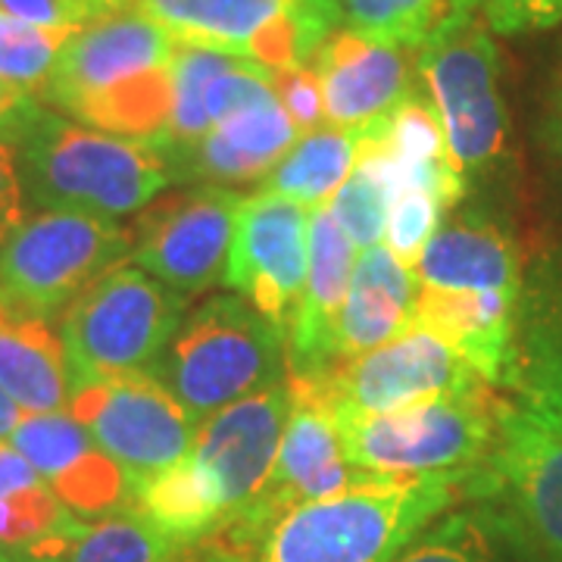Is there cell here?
Segmentation results:
<instances>
[{
  "mask_svg": "<svg viewBox=\"0 0 562 562\" xmlns=\"http://www.w3.org/2000/svg\"><path fill=\"white\" fill-rule=\"evenodd\" d=\"M413 281V325L441 338L491 387H513L522 269L501 228L475 216L447 222L425 247Z\"/></svg>",
  "mask_w": 562,
  "mask_h": 562,
  "instance_id": "obj_1",
  "label": "cell"
},
{
  "mask_svg": "<svg viewBox=\"0 0 562 562\" xmlns=\"http://www.w3.org/2000/svg\"><path fill=\"white\" fill-rule=\"evenodd\" d=\"M291 416V384L279 382L203 422L191 453L132 494L128 509L169 538L198 543L238 519L262 494Z\"/></svg>",
  "mask_w": 562,
  "mask_h": 562,
  "instance_id": "obj_2",
  "label": "cell"
},
{
  "mask_svg": "<svg viewBox=\"0 0 562 562\" xmlns=\"http://www.w3.org/2000/svg\"><path fill=\"white\" fill-rule=\"evenodd\" d=\"M465 494L447 479L369 482L288 509L250 541L203 538L220 562H391Z\"/></svg>",
  "mask_w": 562,
  "mask_h": 562,
  "instance_id": "obj_3",
  "label": "cell"
},
{
  "mask_svg": "<svg viewBox=\"0 0 562 562\" xmlns=\"http://www.w3.org/2000/svg\"><path fill=\"white\" fill-rule=\"evenodd\" d=\"M176 50L160 22L122 10L69 38L41 98L79 125L154 140L172 113Z\"/></svg>",
  "mask_w": 562,
  "mask_h": 562,
  "instance_id": "obj_4",
  "label": "cell"
},
{
  "mask_svg": "<svg viewBox=\"0 0 562 562\" xmlns=\"http://www.w3.org/2000/svg\"><path fill=\"white\" fill-rule=\"evenodd\" d=\"M20 176L35 210H79L120 220L140 213L172 184L150 140L98 132L41 110L22 128Z\"/></svg>",
  "mask_w": 562,
  "mask_h": 562,
  "instance_id": "obj_5",
  "label": "cell"
},
{
  "mask_svg": "<svg viewBox=\"0 0 562 562\" xmlns=\"http://www.w3.org/2000/svg\"><path fill=\"white\" fill-rule=\"evenodd\" d=\"M497 401V387H484L479 394L438 397L397 413H331V419L347 462L366 475L391 482L447 479L469 491L494 450Z\"/></svg>",
  "mask_w": 562,
  "mask_h": 562,
  "instance_id": "obj_6",
  "label": "cell"
},
{
  "mask_svg": "<svg viewBox=\"0 0 562 562\" xmlns=\"http://www.w3.org/2000/svg\"><path fill=\"white\" fill-rule=\"evenodd\" d=\"M284 335L241 294H216L184 313L157 375L203 425L232 403L288 382Z\"/></svg>",
  "mask_w": 562,
  "mask_h": 562,
  "instance_id": "obj_7",
  "label": "cell"
},
{
  "mask_svg": "<svg viewBox=\"0 0 562 562\" xmlns=\"http://www.w3.org/2000/svg\"><path fill=\"white\" fill-rule=\"evenodd\" d=\"M188 313V297L122 262L60 316L69 391L88 382L154 372Z\"/></svg>",
  "mask_w": 562,
  "mask_h": 562,
  "instance_id": "obj_8",
  "label": "cell"
},
{
  "mask_svg": "<svg viewBox=\"0 0 562 562\" xmlns=\"http://www.w3.org/2000/svg\"><path fill=\"white\" fill-rule=\"evenodd\" d=\"M132 228L79 210H38L0 247V301L32 319L63 316L132 257Z\"/></svg>",
  "mask_w": 562,
  "mask_h": 562,
  "instance_id": "obj_9",
  "label": "cell"
},
{
  "mask_svg": "<svg viewBox=\"0 0 562 562\" xmlns=\"http://www.w3.org/2000/svg\"><path fill=\"white\" fill-rule=\"evenodd\" d=\"M469 494L501 501L516 531L562 562V406L513 387L497 401V438Z\"/></svg>",
  "mask_w": 562,
  "mask_h": 562,
  "instance_id": "obj_10",
  "label": "cell"
},
{
  "mask_svg": "<svg viewBox=\"0 0 562 562\" xmlns=\"http://www.w3.org/2000/svg\"><path fill=\"white\" fill-rule=\"evenodd\" d=\"M179 41L257 63L269 72L313 60L344 22L341 0H138Z\"/></svg>",
  "mask_w": 562,
  "mask_h": 562,
  "instance_id": "obj_11",
  "label": "cell"
},
{
  "mask_svg": "<svg viewBox=\"0 0 562 562\" xmlns=\"http://www.w3.org/2000/svg\"><path fill=\"white\" fill-rule=\"evenodd\" d=\"M422 98L441 122L450 166L462 184L484 179L506 154L509 113L501 91V54L491 29L472 22L460 35L416 50Z\"/></svg>",
  "mask_w": 562,
  "mask_h": 562,
  "instance_id": "obj_12",
  "label": "cell"
},
{
  "mask_svg": "<svg viewBox=\"0 0 562 562\" xmlns=\"http://www.w3.org/2000/svg\"><path fill=\"white\" fill-rule=\"evenodd\" d=\"M66 413L120 465L132 494L184 460L201 428L150 372L79 384L69 391Z\"/></svg>",
  "mask_w": 562,
  "mask_h": 562,
  "instance_id": "obj_13",
  "label": "cell"
},
{
  "mask_svg": "<svg viewBox=\"0 0 562 562\" xmlns=\"http://www.w3.org/2000/svg\"><path fill=\"white\" fill-rule=\"evenodd\" d=\"M325 403L328 413L375 416L438 397L479 394L491 384L425 328H409L353 360L338 362L316 382H291Z\"/></svg>",
  "mask_w": 562,
  "mask_h": 562,
  "instance_id": "obj_14",
  "label": "cell"
},
{
  "mask_svg": "<svg viewBox=\"0 0 562 562\" xmlns=\"http://www.w3.org/2000/svg\"><path fill=\"white\" fill-rule=\"evenodd\" d=\"M244 201L247 194L225 184H194L157 198L132 225L128 260L181 297H198L225 281Z\"/></svg>",
  "mask_w": 562,
  "mask_h": 562,
  "instance_id": "obj_15",
  "label": "cell"
},
{
  "mask_svg": "<svg viewBox=\"0 0 562 562\" xmlns=\"http://www.w3.org/2000/svg\"><path fill=\"white\" fill-rule=\"evenodd\" d=\"M369 482H382V479H372L347 462L338 425L325 409V403L310 391L291 384V416L281 435L276 469L260 497L220 531L232 541H250L288 509L322 497H335L341 491Z\"/></svg>",
  "mask_w": 562,
  "mask_h": 562,
  "instance_id": "obj_16",
  "label": "cell"
},
{
  "mask_svg": "<svg viewBox=\"0 0 562 562\" xmlns=\"http://www.w3.org/2000/svg\"><path fill=\"white\" fill-rule=\"evenodd\" d=\"M310 269V210L301 203L250 194L232 238L225 284L241 294L281 335L297 313Z\"/></svg>",
  "mask_w": 562,
  "mask_h": 562,
  "instance_id": "obj_17",
  "label": "cell"
},
{
  "mask_svg": "<svg viewBox=\"0 0 562 562\" xmlns=\"http://www.w3.org/2000/svg\"><path fill=\"white\" fill-rule=\"evenodd\" d=\"M310 69L322 85L325 125L341 132H369L394 116L416 94L406 50L341 25L322 41Z\"/></svg>",
  "mask_w": 562,
  "mask_h": 562,
  "instance_id": "obj_18",
  "label": "cell"
},
{
  "mask_svg": "<svg viewBox=\"0 0 562 562\" xmlns=\"http://www.w3.org/2000/svg\"><path fill=\"white\" fill-rule=\"evenodd\" d=\"M360 250L341 232L328 203L310 210V269L297 313L284 335L288 382H316L338 362L341 313Z\"/></svg>",
  "mask_w": 562,
  "mask_h": 562,
  "instance_id": "obj_19",
  "label": "cell"
},
{
  "mask_svg": "<svg viewBox=\"0 0 562 562\" xmlns=\"http://www.w3.org/2000/svg\"><path fill=\"white\" fill-rule=\"evenodd\" d=\"M10 443L79 519L110 516L132 501L120 465L103 453L91 431L66 409L22 413Z\"/></svg>",
  "mask_w": 562,
  "mask_h": 562,
  "instance_id": "obj_20",
  "label": "cell"
},
{
  "mask_svg": "<svg viewBox=\"0 0 562 562\" xmlns=\"http://www.w3.org/2000/svg\"><path fill=\"white\" fill-rule=\"evenodd\" d=\"M297 138V125L284 113L279 98H272L216 122L194 147L169 162V176L172 184L198 181L225 188L262 181L284 160Z\"/></svg>",
  "mask_w": 562,
  "mask_h": 562,
  "instance_id": "obj_21",
  "label": "cell"
},
{
  "mask_svg": "<svg viewBox=\"0 0 562 562\" xmlns=\"http://www.w3.org/2000/svg\"><path fill=\"white\" fill-rule=\"evenodd\" d=\"M88 528L10 441H0V557L63 562Z\"/></svg>",
  "mask_w": 562,
  "mask_h": 562,
  "instance_id": "obj_22",
  "label": "cell"
},
{
  "mask_svg": "<svg viewBox=\"0 0 562 562\" xmlns=\"http://www.w3.org/2000/svg\"><path fill=\"white\" fill-rule=\"evenodd\" d=\"M413 297H416L413 272L394 260V254L384 244L360 250L350 291L344 301L338 362L369 353L382 344L401 338L403 331H409Z\"/></svg>",
  "mask_w": 562,
  "mask_h": 562,
  "instance_id": "obj_23",
  "label": "cell"
},
{
  "mask_svg": "<svg viewBox=\"0 0 562 562\" xmlns=\"http://www.w3.org/2000/svg\"><path fill=\"white\" fill-rule=\"evenodd\" d=\"M0 387L22 413L69 406V372L60 335L44 319L22 316L0 301Z\"/></svg>",
  "mask_w": 562,
  "mask_h": 562,
  "instance_id": "obj_24",
  "label": "cell"
},
{
  "mask_svg": "<svg viewBox=\"0 0 562 562\" xmlns=\"http://www.w3.org/2000/svg\"><path fill=\"white\" fill-rule=\"evenodd\" d=\"M372 135H375V128L341 132V128H328V125L310 132V135H301L297 144L284 154V160L260 181V194L301 203L306 210L325 206L347 181V176L357 169Z\"/></svg>",
  "mask_w": 562,
  "mask_h": 562,
  "instance_id": "obj_25",
  "label": "cell"
},
{
  "mask_svg": "<svg viewBox=\"0 0 562 562\" xmlns=\"http://www.w3.org/2000/svg\"><path fill=\"white\" fill-rule=\"evenodd\" d=\"M484 0H341L344 22L362 35L425 50L460 35L475 22Z\"/></svg>",
  "mask_w": 562,
  "mask_h": 562,
  "instance_id": "obj_26",
  "label": "cell"
},
{
  "mask_svg": "<svg viewBox=\"0 0 562 562\" xmlns=\"http://www.w3.org/2000/svg\"><path fill=\"white\" fill-rule=\"evenodd\" d=\"M384 128H387V122L382 128H375V135L362 150L357 169L347 176V181L335 191V198L328 201L331 216L338 220L341 232L353 241L357 250H369V247L384 244L391 203L397 194L394 162H391L387 147H384Z\"/></svg>",
  "mask_w": 562,
  "mask_h": 562,
  "instance_id": "obj_27",
  "label": "cell"
},
{
  "mask_svg": "<svg viewBox=\"0 0 562 562\" xmlns=\"http://www.w3.org/2000/svg\"><path fill=\"white\" fill-rule=\"evenodd\" d=\"M63 562H198V543L176 541L125 509L88 525Z\"/></svg>",
  "mask_w": 562,
  "mask_h": 562,
  "instance_id": "obj_28",
  "label": "cell"
},
{
  "mask_svg": "<svg viewBox=\"0 0 562 562\" xmlns=\"http://www.w3.org/2000/svg\"><path fill=\"white\" fill-rule=\"evenodd\" d=\"M513 387L562 406V288L541 291L528 322H519V372Z\"/></svg>",
  "mask_w": 562,
  "mask_h": 562,
  "instance_id": "obj_29",
  "label": "cell"
},
{
  "mask_svg": "<svg viewBox=\"0 0 562 562\" xmlns=\"http://www.w3.org/2000/svg\"><path fill=\"white\" fill-rule=\"evenodd\" d=\"M72 29H44L0 10V79L41 98Z\"/></svg>",
  "mask_w": 562,
  "mask_h": 562,
  "instance_id": "obj_30",
  "label": "cell"
},
{
  "mask_svg": "<svg viewBox=\"0 0 562 562\" xmlns=\"http://www.w3.org/2000/svg\"><path fill=\"white\" fill-rule=\"evenodd\" d=\"M443 213H447V203L441 201L438 191L422 188V184H403V188H397L394 203H391L384 247L394 254V260L413 272L419 266L428 241L441 228Z\"/></svg>",
  "mask_w": 562,
  "mask_h": 562,
  "instance_id": "obj_31",
  "label": "cell"
},
{
  "mask_svg": "<svg viewBox=\"0 0 562 562\" xmlns=\"http://www.w3.org/2000/svg\"><path fill=\"white\" fill-rule=\"evenodd\" d=\"M391 562H497L484 528L469 513L441 516Z\"/></svg>",
  "mask_w": 562,
  "mask_h": 562,
  "instance_id": "obj_32",
  "label": "cell"
},
{
  "mask_svg": "<svg viewBox=\"0 0 562 562\" xmlns=\"http://www.w3.org/2000/svg\"><path fill=\"white\" fill-rule=\"evenodd\" d=\"M138 0H0V10L44 29H88L113 13L132 10Z\"/></svg>",
  "mask_w": 562,
  "mask_h": 562,
  "instance_id": "obj_33",
  "label": "cell"
},
{
  "mask_svg": "<svg viewBox=\"0 0 562 562\" xmlns=\"http://www.w3.org/2000/svg\"><path fill=\"white\" fill-rule=\"evenodd\" d=\"M272 88L279 94L284 113L297 125L301 135H310L316 128H325V106H322V85L310 63L294 69L272 72Z\"/></svg>",
  "mask_w": 562,
  "mask_h": 562,
  "instance_id": "obj_34",
  "label": "cell"
},
{
  "mask_svg": "<svg viewBox=\"0 0 562 562\" xmlns=\"http://www.w3.org/2000/svg\"><path fill=\"white\" fill-rule=\"evenodd\" d=\"M484 22L497 35H531L562 22V0H484Z\"/></svg>",
  "mask_w": 562,
  "mask_h": 562,
  "instance_id": "obj_35",
  "label": "cell"
},
{
  "mask_svg": "<svg viewBox=\"0 0 562 562\" xmlns=\"http://www.w3.org/2000/svg\"><path fill=\"white\" fill-rule=\"evenodd\" d=\"M25 188L20 176V147L16 138L0 135V247L25 222Z\"/></svg>",
  "mask_w": 562,
  "mask_h": 562,
  "instance_id": "obj_36",
  "label": "cell"
},
{
  "mask_svg": "<svg viewBox=\"0 0 562 562\" xmlns=\"http://www.w3.org/2000/svg\"><path fill=\"white\" fill-rule=\"evenodd\" d=\"M41 110L44 106L35 101V94H29L20 85L0 79V135L20 138L22 128L35 120Z\"/></svg>",
  "mask_w": 562,
  "mask_h": 562,
  "instance_id": "obj_37",
  "label": "cell"
},
{
  "mask_svg": "<svg viewBox=\"0 0 562 562\" xmlns=\"http://www.w3.org/2000/svg\"><path fill=\"white\" fill-rule=\"evenodd\" d=\"M543 144L562 166V57L557 63V76L550 81L547 94V113H543Z\"/></svg>",
  "mask_w": 562,
  "mask_h": 562,
  "instance_id": "obj_38",
  "label": "cell"
},
{
  "mask_svg": "<svg viewBox=\"0 0 562 562\" xmlns=\"http://www.w3.org/2000/svg\"><path fill=\"white\" fill-rule=\"evenodd\" d=\"M22 419V409L16 403L7 397V391L0 387V441H10V435H13V428L20 425Z\"/></svg>",
  "mask_w": 562,
  "mask_h": 562,
  "instance_id": "obj_39",
  "label": "cell"
},
{
  "mask_svg": "<svg viewBox=\"0 0 562 562\" xmlns=\"http://www.w3.org/2000/svg\"><path fill=\"white\" fill-rule=\"evenodd\" d=\"M0 562H16V560H7V557H0Z\"/></svg>",
  "mask_w": 562,
  "mask_h": 562,
  "instance_id": "obj_40",
  "label": "cell"
}]
</instances>
